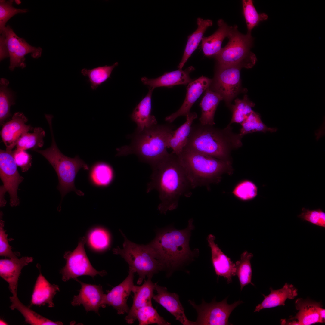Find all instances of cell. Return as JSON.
I'll return each instance as SVG.
<instances>
[{
    "label": "cell",
    "instance_id": "e0dca14e",
    "mask_svg": "<svg viewBox=\"0 0 325 325\" xmlns=\"http://www.w3.org/2000/svg\"><path fill=\"white\" fill-rule=\"evenodd\" d=\"M155 290L157 294L154 295L153 299L175 317L176 320L184 325H195V322L190 321L187 318L177 294L169 292L166 287L160 286L157 283H155Z\"/></svg>",
    "mask_w": 325,
    "mask_h": 325
},
{
    "label": "cell",
    "instance_id": "603a6c76",
    "mask_svg": "<svg viewBox=\"0 0 325 325\" xmlns=\"http://www.w3.org/2000/svg\"><path fill=\"white\" fill-rule=\"evenodd\" d=\"M151 278H148L141 286L134 285L132 292L133 293V302L125 320L129 324L133 323L132 320L135 311L143 307L152 305V300L154 295L155 283H153Z\"/></svg>",
    "mask_w": 325,
    "mask_h": 325
},
{
    "label": "cell",
    "instance_id": "ffe728a7",
    "mask_svg": "<svg viewBox=\"0 0 325 325\" xmlns=\"http://www.w3.org/2000/svg\"><path fill=\"white\" fill-rule=\"evenodd\" d=\"M215 236L212 234L207 237L208 245L211 249L212 264L216 275L224 277L228 283L232 282V277L236 275L235 264L226 255L215 242Z\"/></svg>",
    "mask_w": 325,
    "mask_h": 325
},
{
    "label": "cell",
    "instance_id": "3957f363",
    "mask_svg": "<svg viewBox=\"0 0 325 325\" xmlns=\"http://www.w3.org/2000/svg\"><path fill=\"white\" fill-rule=\"evenodd\" d=\"M174 128L170 124H157L141 131H135L131 135L129 144L116 149V156L134 154L152 167L169 154L168 141Z\"/></svg>",
    "mask_w": 325,
    "mask_h": 325
},
{
    "label": "cell",
    "instance_id": "cb8c5ba5",
    "mask_svg": "<svg viewBox=\"0 0 325 325\" xmlns=\"http://www.w3.org/2000/svg\"><path fill=\"white\" fill-rule=\"evenodd\" d=\"M153 89L149 88L146 96L136 106L131 115L136 124V131H141L157 124L155 116L151 114V98Z\"/></svg>",
    "mask_w": 325,
    "mask_h": 325
},
{
    "label": "cell",
    "instance_id": "83f0119b",
    "mask_svg": "<svg viewBox=\"0 0 325 325\" xmlns=\"http://www.w3.org/2000/svg\"><path fill=\"white\" fill-rule=\"evenodd\" d=\"M186 117V122L176 130H174L168 140V148H171L172 153L179 155L185 146L190 133L192 123L197 117L195 112H190Z\"/></svg>",
    "mask_w": 325,
    "mask_h": 325
},
{
    "label": "cell",
    "instance_id": "e575fe53",
    "mask_svg": "<svg viewBox=\"0 0 325 325\" xmlns=\"http://www.w3.org/2000/svg\"><path fill=\"white\" fill-rule=\"evenodd\" d=\"M45 135L43 129L39 127H35L33 133L27 132L20 137L16 146V149L26 150L42 147L44 145L43 138Z\"/></svg>",
    "mask_w": 325,
    "mask_h": 325
},
{
    "label": "cell",
    "instance_id": "44dd1931",
    "mask_svg": "<svg viewBox=\"0 0 325 325\" xmlns=\"http://www.w3.org/2000/svg\"><path fill=\"white\" fill-rule=\"evenodd\" d=\"M33 260L32 257L28 256L0 260V276L8 283L12 296L17 295L18 280L21 270Z\"/></svg>",
    "mask_w": 325,
    "mask_h": 325
},
{
    "label": "cell",
    "instance_id": "2e32d148",
    "mask_svg": "<svg viewBox=\"0 0 325 325\" xmlns=\"http://www.w3.org/2000/svg\"><path fill=\"white\" fill-rule=\"evenodd\" d=\"M321 302L310 299L299 298L295 301V307L299 310L296 316L289 319L291 321L282 320V324L309 325L316 323H323L320 315L322 308Z\"/></svg>",
    "mask_w": 325,
    "mask_h": 325
},
{
    "label": "cell",
    "instance_id": "d6a6232c",
    "mask_svg": "<svg viewBox=\"0 0 325 325\" xmlns=\"http://www.w3.org/2000/svg\"><path fill=\"white\" fill-rule=\"evenodd\" d=\"M118 65V62H116L111 66H99L91 69L84 68L82 70L81 73L88 78V81L90 84L91 89L96 90L110 77L113 70Z\"/></svg>",
    "mask_w": 325,
    "mask_h": 325
},
{
    "label": "cell",
    "instance_id": "7c38bea8",
    "mask_svg": "<svg viewBox=\"0 0 325 325\" xmlns=\"http://www.w3.org/2000/svg\"><path fill=\"white\" fill-rule=\"evenodd\" d=\"M227 300V298L219 302L213 300L210 303H207L203 300L199 305L189 300L197 313L195 325H232L228 322L230 315L234 309L243 302L239 300L229 305Z\"/></svg>",
    "mask_w": 325,
    "mask_h": 325
},
{
    "label": "cell",
    "instance_id": "d4e9b609",
    "mask_svg": "<svg viewBox=\"0 0 325 325\" xmlns=\"http://www.w3.org/2000/svg\"><path fill=\"white\" fill-rule=\"evenodd\" d=\"M59 290L58 286L51 284L42 275L40 271L34 286L30 305H47L49 307H54L53 299L57 291Z\"/></svg>",
    "mask_w": 325,
    "mask_h": 325
},
{
    "label": "cell",
    "instance_id": "6da1fadb",
    "mask_svg": "<svg viewBox=\"0 0 325 325\" xmlns=\"http://www.w3.org/2000/svg\"><path fill=\"white\" fill-rule=\"evenodd\" d=\"M150 181L147 192L156 190L160 203L158 209L162 214L176 209L182 197H190L193 189L178 156L172 153L151 167Z\"/></svg>",
    "mask_w": 325,
    "mask_h": 325
},
{
    "label": "cell",
    "instance_id": "d6986e66",
    "mask_svg": "<svg viewBox=\"0 0 325 325\" xmlns=\"http://www.w3.org/2000/svg\"><path fill=\"white\" fill-rule=\"evenodd\" d=\"M212 79L202 76L188 84L184 102L180 108L176 112L165 118V120L169 123L173 122L177 118L189 114L192 106L202 93L209 88Z\"/></svg>",
    "mask_w": 325,
    "mask_h": 325
},
{
    "label": "cell",
    "instance_id": "ee69618b",
    "mask_svg": "<svg viewBox=\"0 0 325 325\" xmlns=\"http://www.w3.org/2000/svg\"><path fill=\"white\" fill-rule=\"evenodd\" d=\"M298 217L314 225L325 228V213L320 209L310 210L303 207Z\"/></svg>",
    "mask_w": 325,
    "mask_h": 325
},
{
    "label": "cell",
    "instance_id": "52a82bcc",
    "mask_svg": "<svg viewBox=\"0 0 325 325\" xmlns=\"http://www.w3.org/2000/svg\"><path fill=\"white\" fill-rule=\"evenodd\" d=\"M123 247L117 246L113 249L114 254L120 255L138 275L137 281L141 285L146 277L152 278L159 271L163 270L160 262L155 257L147 245H139L129 240L123 232Z\"/></svg>",
    "mask_w": 325,
    "mask_h": 325
},
{
    "label": "cell",
    "instance_id": "9c48e42d",
    "mask_svg": "<svg viewBox=\"0 0 325 325\" xmlns=\"http://www.w3.org/2000/svg\"><path fill=\"white\" fill-rule=\"evenodd\" d=\"M0 60L9 57V69L13 71L16 67H26L25 56L31 53L34 58L40 57L42 49L30 45L23 38L18 36L9 26L0 33Z\"/></svg>",
    "mask_w": 325,
    "mask_h": 325
},
{
    "label": "cell",
    "instance_id": "7a4b0ae2",
    "mask_svg": "<svg viewBox=\"0 0 325 325\" xmlns=\"http://www.w3.org/2000/svg\"><path fill=\"white\" fill-rule=\"evenodd\" d=\"M242 138L233 132L231 125L220 129L200 123L192 126L184 149L231 161V152L241 147Z\"/></svg>",
    "mask_w": 325,
    "mask_h": 325
},
{
    "label": "cell",
    "instance_id": "f546056e",
    "mask_svg": "<svg viewBox=\"0 0 325 325\" xmlns=\"http://www.w3.org/2000/svg\"><path fill=\"white\" fill-rule=\"evenodd\" d=\"M89 179L94 186L105 187L113 181L115 173L112 166L104 161H98L93 164L89 172Z\"/></svg>",
    "mask_w": 325,
    "mask_h": 325
},
{
    "label": "cell",
    "instance_id": "277c9868",
    "mask_svg": "<svg viewBox=\"0 0 325 325\" xmlns=\"http://www.w3.org/2000/svg\"><path fill=\"white\" fill-rule=\"evenodd\" d=\"M193 220L188 221L187 227L179 230L171 227L158 230L154 239L147 245L163 270L174 269L192 257L193 252L189 242Z\"/></svg>",
    "mask_w": 325,
    "mask_h": 325
},
{
    "label": "cell",
    "instance_id": "836d02e7",
    "mask_svg": "<svg viewBox=\"0 0 325 325\" xmlns=\"http://www.w3.org/2000/svg\"><path fill=\"white\" fill-rule=\"evenodd\" d=\"M253 255L247 251H245L241 254L239 260L236 262V275L238 278L242 290L243 287L249 284L254 286L251 281L252 269L250 260Z\"/></svg>",
    "mask_w": 325,
    "mask_h": 325
},
{
    "label": "cell",
    "instance_id": "bcb514c9",
    "mask_svg": "<svg viewBox=\"0 0 325 325\" xmlns=\"http://www.w3.org/2000/svg\"><path fill=\"white\" fill-rule=\"evenodd\" d=\"M4 222L2 219L0 222V255L1 256L9 257L10 258L17 257L13 252L9 245L7 238L8 235L4 229Z\"/></svg>",
    "mask_w": 325,
    "mask_h": 325
},
{
    "label": "cell",
    "instance_id": "60d3db41",
    "mask_svg": "<svg viewBox=\"0 0 325 325\" xmlns=\"http://www.w3.org/2000/svg\"><path fill=\"white\" fill-rule=\"evenodd\" d=\"M258 190V187L255 183L246 179L240 181L236 185L232 193L240 200L248 201L253 199L257 196Z\"/></svg>",
    "mask_w": 325,
    "mask_h": 325
},
{
    "label": "cell",
    "instance_id": "8992f818",
    "mask_svg": "<svg viewBox=\"0 0 325 325\" xmlns=\"http://www.w3.org/2000/svg\"><path fill=\"white\" fill-rule=\"evenodd\" d=\"M51 137V143L50 147L45 150L37 149L32 150L42 155L51 165L57 175L59 184L57 188L61 196L62 200L68 193L73 191L78 195L84 196V193L75 187V180L79 170L82 168L88 170L89 168L79 157L76 156L72 158L64 155L58 148L54 138L52 126V119H47Z\"/></svg>",
    "mask_w": 325,
    "mask_h": 325
},
{
    "label": "cell",
    "instance_id": "7402d4cb",
    "mask_svg": "<svg viewBox=\"0 0 325 325\" xmlns=\"http://www.w3.org/2000/svg\"><path fill=\"white\" fill-rule=\"evenodd\" d=\"M194 69L192 66L184 70L178 69L177 70L165 72L156 78L149 79L144 77L141 78V81L149 88L153 90L160 87H171L178 85H186L193 81L190 76V74Z\"/></svg>",
    "mask_w": 325,
    "mask_h": 325
},
{
    "label": "cell",
    "instance_id": "5b68a950",
    "mask_svg": "<svg viewBox=\"0 0 325 325\" xmlns=\"http://www.w3.org/2000/svg\"><path fill=\"white\" fill-rule=\"evenodd\" d=\"M193 188L217 183L224 173H231V161L184 149L178 155Z\"/></svg>",
    "mask_w": 325,
    "mask_h": 325
},
{
    "label": "cell",
    "instance_id": "ab89813d",
    "mask_svg": "<svg viewBox=\"0 0 325 325\" xmlns=\"http://www.w3.org/2000/svg\"><path fill=\"white\" fill-rule=\"evenodd\" d=\"M234 102V104L230 106L232 115L229 125L233 123L241 124L251 113L252 108L255 106L254 103L249 101L246 95L243 99L237 98Z\"/></svg>",
    "mask_w": 325,
    "mask_h": 325
},
{
    "label": "cell",
    "instance_id": "d590c367",
    "mask_svg": "<svg viewBox=\"0 0 325 325\" xmlns=\"http://www.w3.org/2000/svg\"><path fill=\"white\" fill-rule=\"evenodd\" d=\"M136 320H138L139 325L153 324L158 325H169L171 324L159 314L152 305L146 306L138 309L133 316V323Z\"/></svg>",
    "mask_w": 325,
    "mask_h": 325
},
{
    "label": "cell",
    "instance_id": "8fae6325",
    "mask_svg": "<svg viewBox=\"0 0 325 325\" xmlns=\"http://www.w3.org/2000/svg\"><path fill=\"white\" fill-rule=\"evenodd\" d=\"M85 238L82 237L74 250L65 252L63 257L66 264L60 271L63 281H67L70 279L75 280L82 276H90L94 278L97 274L103 276L107 274L105 271H98L92 266L85 250Z\"/></svg>",
    "mask_w": 325,
    "mask_h": 325
},
{
    "label": "cell",
    "instance_id": "ba28073f",
    "mask_svg": "<svg viewBox=\"0 0 325 325\" xmlns=\"http://www.w3.org/2000/svg\"><path fill=\"white\" fill-rule=\"evenodd\" d=\"M228 39L227 45L214 57L217 63L240 68H252L255 64L257 58L250 51L253 42L251 34L241 33L235 25L232 26Z\"/></svg>",
    "mask_w": 325,
    "mask_h": 325
},
{
    "label": "cell",
    "instance_id": "30bf717a",
    "mask_svg": "<svg viewBox=\"0 0 325 325\" xmlns=\"http://www.w3.org/2000/svg\"><path fill=\"white\" fill-rule=\"evenodd\" d=\"M13 156V151L0 150V176L3 185L0 187V206L6 204L4 195L8 192L10 197V205L12 207L18 205L19 200L17 191L23 178L18 171Z\"/></svg>",
    "mask_w": 325,
    "mask_h": 325
},
{
    "label": "cell",
    "instance_id": "f6af8a7d",
    "mask_svg": "<svg viewBox=\"0 0 325 325\" xmlns=\"http://www.w3.org/2000/svg\"><path fill=\"white\" fill-rule=\"evenodd\" d=\"M13 156L17 166L22 172L27 171L32 164V156L26 150L15 149L13 151Z\"/></svg>",
    "mask_w": 325,
    "mask_h": 325
},
{
    "label": "cell",
    "instance_id": "74e56055",
    "mask_svg": "<svg viewBox=\"0 0 325 325\" xmlns=\"http://www.w3.org/2000/svg\"><path fill=\"white\" fill-rule=\"evenodd\" d=\"M242 4L243 14L247 29V33L251 34L252 29L260 22L267 20L268 16L265 13L258 12L252 0H243Z\"/></svg>",
    "mask_w": 325,
    "mask_h": 325
},
{
    "label": "cell",
    "instance_id": "4316f807",
    "mask_svg": "<svg viewBox=\"0 0 325 325\" xmlns=\"http://www.w3.org/2000/svg\"><path fill=\"white\" fill-rule=\"evenodd\" d=\"M270 293L268 295L262 294L264 299L256 307L254 312H259L264 309L284 306L287 299H293L298 295L297 289L293 285L287 283L280 289L275 290L270 288Z\"/></svg>",
    "mask_w": 325,
    "mask_h": 325
},
{
    "label": "cell",
    "instance_id": "f35d334b",
    "mask_svg": "<svg viewBox=\"0 0 325 325\" xmlns=\"http://www.w3.org/2000/svg\"><path fill=\"white\" fill-rule=\"evenodd\" d=\"M8 81L5 78L0 80V123L4 124V122L11 116L10 108L14 102L11 91L8 88Z\"/></svg>",
    "mask_w": 325,
    "mask_h": 325
},
{
    "label": "cell",
    "instance_id": "4dcf8cb0",
    "mask_svg": "<svg viewBox=\"0 0 325 325\" xmlns=\"http://www.w3.org/2000/svg\"><path fill=\"white\" fill-rule=\"evenodd\" d=\"M212 21L211 20H204L201 18L197 19V27L193 33L188 36L183 56L178 66V69H182L189 58L197 48L207 29L212 26Z\"/></svg>",
    "mask_w": 325,
    "mask_h": 325
},
{
    "label": "cell",
    "instance_id": "f1b7e54d",
    "mask_svg": "<svg viewBox=\"0 0 325 325\" xmlns=\"http://www.w3.org/2000/svg\"><path fill=\"white\" fill-rule=\"evenodd\" d=\"M222 97L209 88L206 90L200 105L201 114L199 119L200 123L203 125H214L215 124L214 117L218 105Z\"/></svg>",
    "mask_w": 325,
    "mask_h": 325
},
{
    "label": "cell",
    "instance_id": "5bb4252c",
    "mask_svg": "<svg viewBox=\"0 0 325 325\" xmlns=\"http://www.w3.org/2000/svg\"><path fill=\"white\" fill-rule=\"evenodd\" d=\"M134 271L129 268L128 274L120 283L104 294L102 302V308L106 305L112 306L118 314L128 313L129 308L127 304L129 296L134 285Z\"/></svg>",
    "mask_w": 325,
    "mask_h": 325
},
{
    "label": "cell",
    "instance_id": "484cf974",
    "mask_svg": "<svg viewBox=\"0 0 325 325\" xmlns=\"http://www.w3.org/2000/svg\"><path fill=\"white\" fill-rule=\"evenodd\" d=\"M218 28L211 35L203 37L201 40V48L206 56L214 57L218 54L222 49L223 41L229 37L232 26H228L222 19L217 22Z\"/></svg>",
    "mask_w": 325,
    "mask_h": 325
},
{
    "label": "cell",
    "instance_id": "7bdbcfd3",
    "mask_svg": "<svg viewBox=\"0 0 325 325\" xmlns=\"http://www.w3.org/2000/svg\"><path fill=\"white\" fill-rule=\"evenodd\" d=\"M13 0L0 1V32L5 28L6 22L15 15L20 13H25L28 11L27 9H20L14 8L12 6Z\"/></svg>",
    "mask_w": 325,
    "mask_h": 325
},
{
    "label": "cell",
    "instance_id": "4fadbf2b",
    "mask_svg": "<svg viewBox=\"0 0 325 325\" xmlns=\"http://www.w3.org/2000/svg\"><path fill=\"white\" fill-rule=\"evenodd\" d=\"M235 66L217 63L213 79L209 87L220 94L229 106L239 92L240 86V70Z\"/></svg>",
    "mask_w": 325,
    "mask_h": 325
},
{
    "label": "cell",
    "instance_id": "7dc6e473",
    "mask_svg": "<svg viewBox=\"0 0 325 325\" xmlns=\"http://www.w3.org/2000/svg\"><path fill=\"white\" fill-rule=\"evenodd\" d=\"M0 325H7V323L5 321H4L3 320H1L0 321Z\"/></svg>",
    "mask_w": 325,
    "mask_h": 325
},
{
    "label": "cell",
    "instance_id": "9a60e30c",
    "mask_svg": "<svg viewBox=\"0 0 325 325\" xmlns=\"http://www.w3.org/2000/svg\"><path fill=\"white\" fill-rule=\"evenodd\" d=\"M27 120L23 113L16 112L10 120L3 125L0 135L6 150L12 151L23 134L33 130L30 125L26 124Z\"/></svg>",
    "mask_w": 325,
    "mask_h": 325
},
{
    "label": "cell",
    "instance_id": "1f68e13d",
    "mask_svg": "<svg viewBox=\"0 0 325 325\" xmlns=\"http://www.w3.org/2000/svg\"><path fill=\"white\" fill-rule=\"evenodd\" d=\"M12 310H17L24 317L26 323L31 325H63L60 321L54 322L37 314L23 304L16 296L10 297Z\"/></svg>",
    "mask_w": 325,
    "mask_h": 325
},
{
    "label": "cell",
    "instance_id": "b9f144b4",
    "mask_svg": "<svg viewBox=\"0 0 325 325\" xmlns=\"http://www.w3.org/2000/svg\"><path fill=\"white\" fill-rule=\"evenodd\" d=\"M110 235L105 229L96 228L91 230L88 236V242L90 247L97 251H102L109 246Z\"/></svg>",
    "mask_w": 325,
    "mask_h": 325
},
{
    "label": "cell",
    "instance_id": "ac0fdd59",
    "mask_svg": "<svg viewBox=\"0 0 325 325\" xmlns=\"http://www.w3.org/2000/svg\"><path fill=\"white\" fill-rule=\"evenodd\" d=\"M75 280L81 284V288L79 294L74 296L72 305L76 306L82 305L87 312L93 311L98 314L104 295L102 286L85 283L77 278Z\"/></svg>",
    "mask_w": 325,
    "mask_h": 325
},
{
    "label": "cell",
    "instance_id": "8d00e7d4",
    "mask_svg": "<svg viewBox=\"0 0 325 325\" xmlns=\"http://www.w3.org/2000/svg\"><path fill=\"white\" fill-rule=\"evenodd\" d=\"M240 124L241 128L239 134L243 137L246 134L254 132H272L277 130L276 128L267 126L262 122L259 115L253 110Z\"/></svg>",
    "mask_w": 325,
    "mask_h": 325
}]
</instances>
